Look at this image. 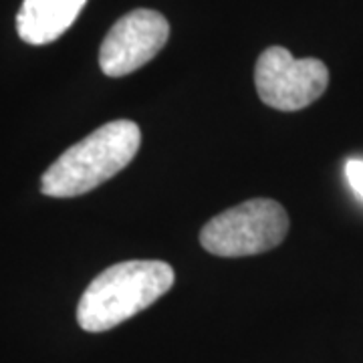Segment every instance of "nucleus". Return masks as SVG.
<instances>
[{
	"label": "nucleus",
	"mask_w": 363,
	"mask_h": 363,
	"mask_svg": "<svg viewBox=\"0 0 363 363\" xmlns=\"http://www.w3.org/2000/svg\"><path fill=\"white\" fill-rule=\"evenodd\" d=\"M174 285V269L164 260H125L99 272L85 289L77 323L89 333L109 331L145 311Z\"/></svg>",
	"instance_id": "nucleus-1"
},
{
	"label": "nucleus",
	"mask_w": 363,
	"mask_h": 363,
	"mask_svg": "<svg viewBox=\"0 0 363 363\" xmlns=\"http://www.w3.org/2000/svg\"><path fill=\"white\" fill-rule=\"evenodd\" d=\"M142 143V131L130 119L109 121L71 145L43 174L40 192L51 198H75L111 180L128 168Z\"/></svg>",
	"instance_id": "nucleus-2"
},
{
	"label": "nucleus",
	"mask_w": 363,
	"mask_h": 363,
	"mask_svg": "<svg viewBox=\"0 0 363 363\" xmlns=\"http://www.w3.org/2000/svg\"><path fill=\"white\" fill-rule=\"evenodd\" d=\"M286 233L285 208L269 198H255L208 220L200 230V245L210 255L238 259L279 247Z\"/></svg>",
	"instance_id": "nucleus-3"
},
{
	"label": "nucleus",
	"mask_w": 363,
	"mask_h": 363,
	"mask_svg": "<svg viewBox=\"0 0 363 363\" xmlns=\"http://www.w3.org/2000/svg\"><path fill=\"white\" fill-rule=\"evenodd\" d=\"M255 85L262 104L298 111L323 95L329 69L319 59H295L285 47H269L255 67Z\"/></svg>",
	"instance_id": "nucleus-4"
},
{
	"label": "nucleus",
	"mask_w": 363,
	"mask_h": 363,
	"mask_svg": "<svg viewBox=\"0 0 363 363\" xmlns=\"http://www.w3.org/2000/svg\"><path fill=\"white\" fill-rule=\"evenodd\" d=\"M169 23L164 14L138 9L123 14L104 39L99 65L107 77H123L150 63L166 47Z\"/></svg>",
	"instance_id": "nucleus-5"
},
{
	"label": "nucleus",
	"mask_w": 363,
	"mask_h": 363,
	"mask_svg": "<svg viewBox=\"0 0 363 363\" xmlns=\"http://www.w3.org/2000/svg\"><path fill=\"white\" fill-rule=\"evenodd\" d=\"M87 0H23L16 14L18 37L28 45H49L77 21Z\"/></svg>",
	"instance_id": "nucleus-6"
},
{
	"label": "nucleus",
	"mask_w": 363,
	"mask_h": 363,
	"mask_svg": "<svg viewBox=\"0 0 363 363\" xmlns=\"http://www.w3.org/2000/svg\"><path fill=\"white\" fill-rule=\"evenodd\" d=\"M345 176L353 192L363 200V160H350L345 164Z\"/></svg>",
	"instance_id": "nucleus-7"
}]
</instances>
